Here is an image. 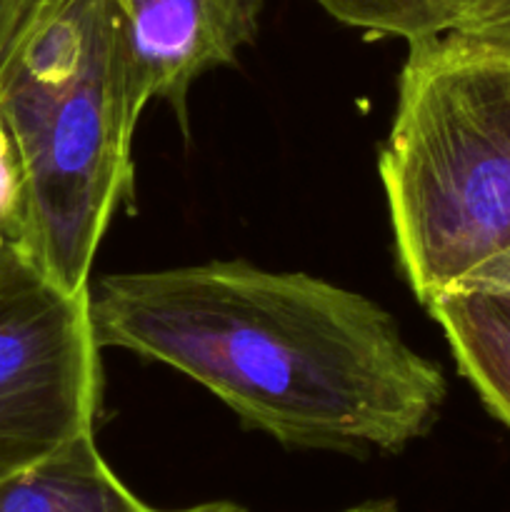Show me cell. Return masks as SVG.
<instances>
[{
    "mask_svg": "<svg viewBox=\"0 0 510 512\" xmlns=\"http://www.w3.org/2000/svg\"><path fill=\"white\" fill-rule=\"evenodd\" d=\"M95 338L155 360L288 448L400 453L438 420L443 368L365 295L245 260L108 275Z\"/></svg>",
    "mask_w": 510,
    "mask_h": 512,
    "instance_id": "6da1fadb",
    "label": "cell"
},
{
    "mask_svg": "<svg viewBox=\"0 0 510 512\" xmlns=\"http://www.w3.org/2000/svg\"><path fill=\"white\" fill-rule=\"evenodd\" d=\"M138 120L113 3L30 0L0 63V128L20 250L68 293L90 288L100 240L133 193Z\"/></svg>",
    "mask_w": 510,
    "mask_h": 512,
    "instance_id": "7a4b0ae2",
    "label": "cell"
},
{
    "mask_svg": "<svg viewBox=\"0 0 510 512\" xmlns=\"http://www.w3.org/2000/svg\"><path fill=\"white\" fill-rule=\"evenodd\" d=\"M380 180L423 305L510 250V35L450 28L408 43Z\"/></svg>",
    "mask_w": 510,
    "mask_h": 512,
    "instance_id": "3957f363",
    "label": "cell"
},
{
    "mask_svg": "<svg viewBox=\"0 0 510 512\" xmlns=\"http://www.w3.org/2000/svg\"><path fill=\"white\" fill-rule=\"evenodd\" d=\"M98 405L90 288H58L18 248L0 265V480L95 430Z\"/></svg>",
    "mask_w": 510,
    "mask_h": 512,
    "instance_id": "277c9868",
    "label": "cell"
},
{
    "mask_svg": "<svg viewBox=\"0 0 510 512\" xmlns=\"http://www.w3.org/2000/svg\"><path fill=\"white\" fill-rule=\"evenodd\" d=\"M120 23L130 100H165L185 128L195 80L255 43L268 0H110Z\"/></svg>",
    "mask_w": 510,
    "mask_h": 512,
    "instance_id": "5b68a950",
    "label": "cell"
},
{
    "mask_svg": "<svg viewBox=\"0 0 510 512\" xmlns=\"http://www.w3.org/2000/svg\"><path fill=\"white\" fill-rule=\"evenodd\" d=\"M210 503L158 510L110 470L95 430L0 480V512H208Z\"/></svg>",
    "mask_w": 510,
    "mask_h": 512,
    "instance_id": "8992f818",
    "label": "cell"
},
{
    "mask_svg": "<svg viewBox=\"0 0 510 512\" xmlns=\"http://www.w3.org/2000/svg\"><path fill=\"white\" fill-rule=\"evenodd\" d=\"M425 308L445 333L460 373L510 428V295L450 288Z\"/></svg>",
    "mask_w": 510,
    "mask_h": 512,
    "instance_id": "52a82bcc",
    "label": "cell"
},
{
    "mask_svg": "<svg viewBox=\"0 0 510 512\" xmlns=\"http://www.w3.org/2000/svg\"><path fill=\"white\" fill-rule=\"evenodd\" d=\"M328 15L365 33L408 43L450 30L460 0H315Z\"/></svg>",
    "mask_w": 510,
    "mask_h": 512,
    "instance_id": "ba28073f",
    "label": "cell"
},
{
    "mask_svg": "<svg viewBox=\"0 0 510 512\" xmlns=\"http://www.w3.org/2000/svg\"><path fill=\"white\" fill-rule=\"evenodd\" d=\"M18 248V178L8 140L0 128V265Z\"/></svg>",
    "mask_w": 510,
    "mask_h": 512,
    "instance_id": "9c48e42d",
    "label": "cell"
},
{
    "mask_svg": "<svg viewBox=\"0 0 510 512\" xmlns=\"http://www.w3.org/2000/svg\"><path fill=\"white\" fill-rule=\"evenodd\" d=\"M450 28L510 35V0H460Z\"/></svg>",
    "mask_w": 510,
    "mask_h": 512,
    "instance_id": "30bf717a",
    "label": "cell"
},
{
    "mask_svg": "<svg viewBox=\"0 0 510 512\" xmlns=\"http://www.w3.org/2000/svg\"><path fill=\"white\" fill-rule=\"evenodd\" d=\"M455 288H478L490 290V293L510 295V250H505L503 255L480 265L478 270H473V273H470L463 283L455 285Z\"/></svg>",
    "mask_w": 510,
    "mask_h": 512,
    "instance_id": "8fae6325",
    "label": "cell"
},
{
    "mask_svg": "<svg viewBox=\"0 0 510 512\" xmlns=\"http://www.w3.org/2000/svg\"><path fill=\"white\" fill-rule=\"evenodd\" d=\"M28 3L30 0H0V63H3L5 53H8V45L13 40L15 28H18Z\"/></svg>",
    "mask_w": 510,
    "mask_h": 512,
    "instance_id": "7c38bea8",
    "label": "cell"
},
{
    "mask_svg": "<svg viewBox=\"0 0 510 512\" xmlns=\"http://www.w3.org/2000/svg\"><path fill=\"white\" fill-rule=\"evenodd\" d=\"M340 512H398V505H395L393 500H370V503L353 505V508Z\"/></svg>",
    "mask_w": 510,
    "mask_h": 512,
    "instance_id": "4fadbf2b",
    "label": "cell"
},
{
    "mask_svg": "<svg viewBox=\"0 0 510 512\" xmlns=\"http://www.w3.org/2000/svg\"><path fill=\"white\" fill-rule=\"evenodd\" d=\"M208 512H248V510L238 508V505H233V503H210Z\"/></svg>",
    "mask_w": 510,
    "mask_h": 512,
    "instance_id": "5bb4252c",
    "label": "cell"
}]
</instances>
